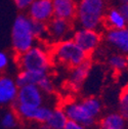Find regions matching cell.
I'll return each instance as SVG.
<instances>
[{
    "instance_id": "44dd1931",
    "label": "cell",
    "mask_w": 128,
    "mask_h": 129,
    "mask_svg": "<svg viewBox=\"0 0 128 129\" xmlns=\"http://www.w3.org/2000/svg\"><path fill=\"white\" fill-rule=\"evenodd\" d=\"M19 122L20 119L12 109L7 111L1 119V125L4 129H13L19 125Z\"/></svg>"
},
{
    "instance_id": "603a6c76",
    "label": "cell",
    "mask_w": 128,
    "mask_h": 129,
    "mask_svg": "<svg viewBox=\"0 0 128 129\" xmlns=\"http://www.w3.org/2000/svg\"><path fill=\"white\" fill-rule=\"evenodd\" d=\"M119 113L128 121V86L124 87L119 95Z\"/></svg>"
},
{
    "instance_id": "7402d4cb",
    "label": "cell",
    "mask_w": 128,
    "mask_h": 129,
    "mask_svg": "<svg viewBox=\"0 0 128 129\" xmlns=\"http://www.w3.org/2000/svg\"><path fill=\"white\" fill-rule=\"evenodd\" d=\"M37 86L40 88V90L45 94V95H49L52 94L55 91V86L52 81V79L49 77L48 74H46L42 77V79L39 81Z\"/></svg>"
},
{
    "instance_id": "8992f818",
    "label": "cell",
    "mask_w": 128,
    "mask_h": 129,
    "mask_svg": "<svg viewBox=\"0 0 128 129\" xmlns=\"http://www.w3.org/2000/svg\"><path fill=\"white\" fill-rule=\"evenodd\" d=\"M74 42L89 56L98 50L104 37L99 30L78 28L72 35Z\"/></svg>"
},
{
    "instance_id": "cb8c5ba5",
    "label": "cell",
    "mask_w": 128,
    "mask_h": 129,
    "mask_svg": "<svg viewBox=\"0 0 128 129\" xmlns=\"http://www.w3.org/2000/svg\"><path fill=\"white\" fill-rule=\"evenodd\" d=\"M9 63H10L9 55L6 52L0 50V75H2L7 70V68L9 67Z\"/></svg>"
},
{
    "instance_id": "5b68a950",
    "label": "cell",
    "mask_w": 128,
    "mask_h": 129,
    "mask_svg": "<svg viewBox=\"0 0 128 129\" xmlns=\"http://www.w3.org/2000/svg\"><path fill=\"white\" fill-rule=\"evenodd\" d=\"M37 43L33 32V21L27 14H19L11 28V47L15 55L27 51Z\"/></svg>"
},
{
    "instance_id": "3957f363",
    "label": "cell",
    "mask_w": 128,
    "mask_h": 129,
    "mask_svg": "<svg viewBox=\"0 0 128 129\" xmlns=\"http://www.w3.org/2000/svg\"><path fill=\"white\" fill-rule=\"evenodd\" d=\"M106 12V0H79L75 20L79 28L100 30L104 26Z\"/></svg>"
},
{
    "instance_id": "8fae6325",
    "label": "cell",
    "mask_w": 128,
    "mask_h": 129,
    "mask_svg": "<svg viewBox=\"0 0 128 129\" xmlns=\"http://www.w3.org/2000/svg\"><path fill=\"white\" fill-rule=\"evenodd\" d=\"M91 68H92V61L89 57L81 64L70 69L69 77L67 79V86L73 91L80 90L86 82V80L91 72Z\"/></svg>"
},
{
    "instance_id": "9a60e30c",
    "label": "cell",
    "mask_w": 128,
    "mask_h": 129,
    "mask_svg": "<svg viewBox=\"0 0 128 129\" xmlns=\"http://www.w3.org/2000/svg\"><path fill=\"white\" fill-rule=\"evenodd\" d=\"M128 121L119 112H112L101 117L97 123V129H127Z\"/></svg>"
},
{
    "instance_id": "ffe728a7",
    "label": "cell",
    "mask_w": 128,
    "mask_h": 129,
    "mask_svg": "<svg viewBox=\"0 0 128 129\" xmlns=\"http://www.w3.org/2000/svg\"><path fill=\"white\" fill-rule=\"evenodd\" d=\"M33 32L36 37L37 42L44 43L45 41L48 40V28H47L46 23H41V22H34L33 21Z\"/></svg>"
},
{
    "instance_id": "4fadbf2b",
    "label": "cell",
    "mask_w": 128,
    "mask_h": 129,
    "mask_svg": "<svg viewBox=\"0 0 128 129\" xmlns=\"http://www.w3.org/2000/svg\"><path fill=\"white\" fill-rule=\"evenodd\" d=\"M19 92L15 79L8 75H0V106H13Z\"/></svg>"
},
{
    "instance_id": "d6986e66",
    "label": "cell",
    "mask_w": 128,
    "mask_h": 129,
    "mask_svg": "<svg viewBox=\"0 0 128 129\" xmlns=\"http://www.w3.org/2000/svg\"><path fill=\"white\" fill-rule=\"evenodd\" d=\"M107 63L114 73H121L128 68V56L116 52L109 56Z\"/></svg>"
},
{
    "instance_id": "6da1fadb",
    "label": "cell",
    "mask_w": 128,
    "mask_h": 129,
    "mask_svg": "<svg viewBox=\"0 0 128 129\" xmlns=\"http://www.w3.org/2000/svg\"><path fill=\"white\" fill-rule=\"evenodd\" d=\"M69 121L81 124L90 129L97 126L103 113V103L95 96H87L80 101H69L61 106Z\"/></svg>"
},
{
    "instance_id": "ba28073f",
    "label": "cell",
    "mask_w": 128,
    "mask_h": 129,
    "mask_svg": "<svg viewBox=\"0 0 128 129\" xmlns=\"http://www.w3.org/2000/svg\"><path fill=\"white\" fill-rule=\"evenodd\" d=\"M48 37L52 43H56L66 39L72 38L74 33L73 24L71 21H67L63 19L53 17L48 23Z\"/></svg>"
},
{
    "instance_id": "e0dca14e",
    "label": "cell",
    "mask_w": 128,
    "mask_h": 129,
    "mask_svg": "<svg viewBox=\"0 0 128 129\" xmlns=\"http://www.w3.org/2000/svg\"><path fill=\"white\" fill-rule=\"evenodd\" d=\"M68 118L66 116V113L61 107H56L52 109L51 114L46 121V125L50 129H63L68 123Z\"/></svg>"
},
{
    "instance_id": "52a82bcc",
    "label": "cell",
    "mask_w": 128,
    "mask_h": 129,
    "mask_svg": "<svg viewBox=\"0 0 128 129\" xmlns=\"http://www.w3.org/2000/svg\"><path fill=\"white\" fill-rule=\"evenodd\" d=\"M12 110L15 112L20 120H25L28 122H35L38 124H44L48 120L52 109L47 106L41 107H29L24 105L14 104Z\"/></svg>"
},
{
    "instance_id": "5bb4252c",
    "label": "cell",
    "mask_w": 128,
    "mask_h": 129,
    "mask_svg": "<svg viewBox=\"0 0 128 129\" xmlns=\"http://www.w3.org/2000/svg\"><path fill=\"white\" fill-rule=\"evenodd\" d=\"M53 15L67 21H74L77 12L76 0H52Z\"/></svg>"
},
{
    "instance_id": "4316f807",
    "label": "cell",
    "mask_w": 128,
    "mask_h": 129,
    "mask_svg": "<svg viewBox=\"0 0 128 129\" xmlns=\"http://www.w3.org/2000/svg\"><path fill=\"white\" fill-rule=\"evenodd\" d=\"M119 10L121 11V13L123 14L124 19L126 20L127 24H128V3H125V4H119L118 6Z\"/></svg>"
},
{
    "instance_id": "7c38bea8",
    "label": "cell",
    "mask_w": 128,
    "mask_h": 129,
    "mask_svg": "<svg viewBox=\"0 0 128 129\" xmlns=\"http://www.w3.org/2000/svg\"><path fill=\"white\" fill-rule=\"evenodd\" d=\"M104 39L118 53L128 56V26L118 30L107 29Z\"/></svg>"
},
{
    "instance_id": "2e32d148",
    "label": "cell",
    "mask_w": 128,
    "mask_h": 129,
    "mask_svg": "<svg viewBox=\"0 0 128 129\" xmlns=\"http://www.w3.org/2000/svg\"><path fill=\"white\" fill-rule=\"evenodd\" d=\"M104 26L107 27V29H124L128 26L126 20L124 19L123 14L119 10L118 7H113L107 10L104 19Z\"/></svg>"
},
{
    "instance_id": "9c48e42d",
    "label": "cell",
    "mask_w": 128,
    "mask_h": 129,
    "mask_svg": "<svg viewBox=\"0 0 128 129\" xmlns=\"http://www.w3.org/2000/svg\"><path fill=\"white\" fill-rule=\"evenodd\" d=\"M45 94L37 85H25L19 87L17 101L14 104L24 105L29 107L44 106Z\"/></svg>"
},
{
    "instance_id": "d4e9b609",
    "label": "cell",
    "mask_w": 128,
    "mask_h": 129,
    "mask_svg": "<svg viewBox=\"0 0 128 129\" xmlns=\"http://www.w3.org/2000/svg\"><path fill=\"white\" fill-rule=\"evenodd\" d=\"M34 0H13V2L20 10H27Z\"/></svg>"
},
{
    "instance_id": "277c9868",
    "label": "cell",
    "mask_w": 128,
    "mask_h": 129,
    "mask_svg": "<svg viewBox=\"0 0 128 129\" xmlns=\"http://www.w3.org/2000/svg\"><path fill=\"white\" fill-rule=\"evenodd\" d=\"M50 53L53 63L72 69L87 60L90 56L80 48L72 38L52 44Z\"/></svg>"
},
{
    "instance_id": "ac0fdd59",
    "label": "cell",
    "mask_w": 128,
    "mask_h": 129,
    "mask_svg": "<svg viewBox=\"0 0 128 129\" xmlns=\"http://www.w3.org/2000/svg\"><path fill=\"white\" fill-rule=\"evenodd\" d=\"M46 74H40V73H35V72H30V71H22L18 73L17 77H15V81L19 87L25 86V85H37L39 81L42 79V77Z\"/></svg>"
},
{
    "instance_id": "30bf717a",
    "label": "cell",
    "mask_w": 128,
    "mask_h": 129,
    "mask_svg": "<svg viewBox=\"0 0 128 129\" xmlns=\"http://www.w3.org/2000/svg\"><path fill=\"white\" fill-rule=\"evenodd\" d=\"M27 12L32 21L47 24L54 17L52 0H34L28 7Z\"/></svg>"
},
{
    "instance_id": "7a4b0ae2",
    "label": "cell",
    "mask_w": 128,
    "mask_h": 129,
    "mask_svg": "<svg viewBox=\"0 0 128 129\" xmlns=\"http://www.w3.org/2000/svg\"><path fill=\"white\" fill-rule=\"evenodd\" d=\"M17 63L22 71L48 74L53 61L50 48L45 43H37L27 51L17 55Z\"/></svg>"
},
{
    "instance_id": "484cf974",
    "label": "cell",
    "mask_w": 128,
    "mask_h": 129,
    "mask_svg": "<svg viewBox=\"0 0 128 129\" xmlns=\"http://www.w3.org/2000/svg\"><path fill=\"white\" fill-rule=\"evenodd\" d=\"M63 129H88L86 128L85 126L81 125V124H78L76 122H73V121H68L66 127Z\"/></svg>"
},
{
    "instance_id": "f1b7e54d",
    "label": "cell",
    "mask_w": 128,
    "mask_h": 129,
    "mask_svg": "<svg viewBox=\"0 0 128 129\" xmlns=\"http://www.w3.org/2000/svg\"><path fill=\"white\" fill-rule=\"evenodd\" d=\"M119 2V4H125V3H128V0H117Z\"/></svg>"
},
{
    "instance_id": "83f0119b",
    "label": "cell",
    "mask_w": 128,
    "mask_h": 129,
    "mask_svg": "<svg viewBox=\"0 0 128 129\" xmlns=\"http://www.w3.org/2000/svg\"><path fill=\"white\" fill-rule=\"evenodd\" d=\"M40 129H50L48 126H47L45 123L44 124H41V126H40Z\"/></svg>"
}]
</instances>
